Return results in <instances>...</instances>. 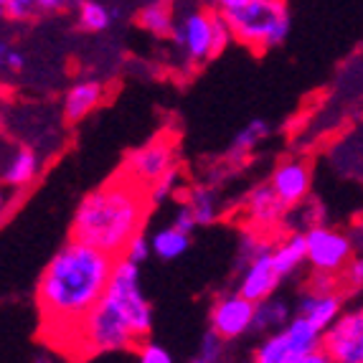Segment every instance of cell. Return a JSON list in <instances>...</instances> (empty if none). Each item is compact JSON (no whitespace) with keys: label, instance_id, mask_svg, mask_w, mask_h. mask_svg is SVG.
Wrapping results in <instances>:
<instances>
[{"label":"cell","instance_id":"1","mask_svg":"<svg viewBox=\"0 0 363 363\" xmlns=\"http://www.w3.org/2000/svg\"><path fill=\"white\" fill-rule=\"evenodd\" d=\"M112 267L115 257L77 239H69L51 257L38 277L36 305L43 330L56 345H72L79 323L99 303Z\"/></svg>","mask_w":363,"mask_h":363},{"label":"cell","instance_id":"2","mask_svg":"<svg viewBox=\"0 0 363 363\" xmlns=\"http://www.w3.org/2000/svg\"><path fill=\"white\" fill-rule=\"evenodd\" d=\"M150 208L147 188L125 173H115L79 201L72 218V239L120 257L130 239L145 229Z\"/></svg>","mask_w":363,"mask_h":363},{"label":"cell","instance_id":"3","mask_svg":"<svg viewBox=\"0 0 363 363\" xmlns=\"http://www.w3.org/2000/svg\"><path fill=\"white\" fill-rule=\"evenodd\" d=\"M229 26L231 41L264 54L290 36V8L287 0H249L247 6L221 13Z\"/></svg>","mask_w":363,"mask_h":363},{"label":"cell","instance_id":"4","mask_svg":"<svg viewBox=\"0 0 363 363\" xmlns=\"http://www.w3.org/2000/svg\"><path fill=\"white\" fill-rule=\"evenodd\" d=\"M170 38L176 43L183 64H188V67L206 64L231 43L229 26L213 6H191L181 16H176Z\"/></svg>","mask_w":363,"mask_h":363},{"label":"cell","instance_id":"5","mask_svg":"<svg viewBox=\"0 0 363 363\" xmlns=\"http://www.w3.org/2000/svg\"><path fill=\"white\" fill-rule=\"evenodd\" d=\"M257 363H330L320 348V330L295 315L279 330L264 333L252 353Z\"/></svg>","mask_w":363,"mask_h":363},{"label":"cell","instance_id":"6","mask_svg":"<svg viewBox=\"0 0 363 363\" xmlns=\"http://www.w3.org/2000/svg\"><path fill=\"white\" fill-rule=\"evenodd\" d=\"M305 236V262L313 267V272L338 274L343 264L356 255V244L351 234L328 224H315Z\"/></svg>","mask_w":363,"mask_h":363},{"label":"cell","instance_id":"7","mask_svg":"<svg viewBox=\"0 0 363 363\" xmlns=\"http://www.w3.org/2000/svg\"><path fill=\"white\" fill-rule=\"evenodd\" d=\"M173 165H178V140L170 133H163L147 140L145 145L135 147L125 157V165H122L120 173L143 183V186H150L155 178H160Z\"/></svg>","mask_w":363,"mask_h":363},{"label":"cell","instance_id":"8","mask_svg":"<svg viewBox=\"0 0 363 363\" xmlns=\"http://www.w3.org/2000/svg\"><path fill=\"white\" fill-rule=\"evenodd\" d=\"M320 348L330 363H361L363 361V313L340 310L330 325L320 333Z\"/></svg>","mask_w":363,"mask_h":363},{"label":"cell","instance_id":"9","mask_svg":"<svg viewBox=\"0 0 363 363\" xmlns=\"http://www.w3.org/2000/svg\"><path fill=\"white\" fill-rule=\"evenodd\" d=\"M252 320H255V303L247 300V297H242L239 292L221 295L216 303H213L211 315H208L211 330L221 335L226 343L239 340L247 333H252Z\"/></svg>","mask_w":363,"mask_h":363},{"label":"cell","instance_id":"10","mask_svg":"<svg viewBox=\"0 0 363 363\" xmlns=\"http://www.w3.org/2000/svg\"><path fill=\"white\" fill-rule=\"evenodd\" d=\"M269 249H272V244L267 249H262V252H257L255 257H249L242 264L236 292L242 297H247V300H252V303H262L267 297H272L274 290L279 287V282H282V277H279L272 264Z\"/></svg>","mask_w":363,"mask_h":363},{"label":"cell","instance_id":"11","mask_svg":"<svg viewBox=\"0 0 363 363\" xmlns=\"http://www.w3.org/2000/svg\"><path fill=\"white\" fill-rule=\"evenodd\" d=\"M269 186H272V191L279 199L285 201V206L290 208L308 199L310 191H313V168H310L308 160L287 157L272 170Z\"/></svg>","mask_w":363,"mask_h":363},{"label":"cell","instance_id":"12","mask_svg":"<svg viewBox=\"0 0 363 363\" xmlns=\"http://www.w3.org/2000/svg\"><path fill=\"white\" fill-rule=\"evenodd\" d=\"M244 216H247L249 229L264 234V231L282 226V221L287 216V206L285 201L272 191V186L264 183V186H257L247 196V201H244Z\"/></svg>","mask_w":363,"mask_h":363},{"label":"cell","instance_id":"13","mask_svg":"<svg viewBox=\"0 0 363 363\" xmlns=\"http://www.w3.org/2000/svg\"><path fill=\"white\" fill-rule=\"evenodd\" d=\"M343 310V292H305L297 305V315H303L305 320L318 330H325Z\"/></svg>","mask_w":363,"mask_h":363},{"label":"cell","instance_id":"14","mask_svg":"<svg viewBox=\"0 0 363 363\" xmlns=\"http://www.w3.org/2000/svg\"><path fill=\"white\" fill-rule=\"evenodd\" d=\"M104 99V84L97 79H82L74 86H69L64 97V117L67 122H82L89 117Z\"/></svg>","mask_w":363,"mask_h":363},{"label":"cell","instance_id":"15","mask_svg":"<svg viewBox=\"0 0 363 363\" xmlns=\"http://www.w3.org/2000/svg\"><path fill=\"white\" fill-rule=\"evenodd\" d=\"M272 255V264L277 269V274L282 279L295 274L300 267L305 264V236L303 231H290L287 236H282L277 244H272L269 249Z\"/></svg>","mask_w":363,"mask_h":363},{"label":"cell","instance_id":"16","mask_svg":"<svg viewBox=\"0 0 363 363\" xmlns=\"http://www.w3.org/2000/svg\"><path fill=\"white\" fill-rule=\"evenodd\" d=\"M38 170H41V160L30 147H21L16 155L11 157V163L6 165V173H3V183L13 191H23L30 183L38 178Z\"/></svg>","mask_w":363,"mask_h":363},{"label":"cell","instance_id":"17","mask_svg":"<svg viewBox=\"0 0 363 363\" xmlns=\"http://www.w3.org/2000/svg\"><path fill=\"white\" fill-rule=\"evenodd\" d=\"M120 13L104 0H79L77 3V23L86 33H104L115 26Z\"/></svg>","mask_w":363,"mask_h":363},{"label":"cell","instance_id":"18","mask_svg":"<svg viewBox=\"0 0 363 363\" xmlns=\"http://www.w3.org/2000/svg\"><path fill=\"white\" fill-rule=\"evenodd\" d=\"M138 23L140 28H145L152 36L170 38V30H173V23H176V11L170 8L168 0H152V3L140 8Z\"/></svg>","mask_w":363,"mask_h":363},{"label":"cell","instance_id":"19","mask_svg":"<svg viewBox=\"0 0 363 363\" xmlns=\"http://www.w3.org/2000/svg\"><path fill=\"white\" fill-rule=\"evenodd\" d=\"M147 242H150V255L163 262H173L191 249V234L178 231L176 226H165V229L155 231Z\"/></svg>","mask_w":363,"mask_h":363},{"label":"cell","instance_id":"20","mask_svg":"<svg viewBox=\"0 0 363 363\" xmlns=\"http://www.w3.org/2000/svg\"><path fill=\"white\" fill-rule=\"evenodd\" d=\"M292 318V310L287 308V303L282 300H274L267 297L262 303H255V320H252V333H272V330H279L287 320Z\"/></svg>","mask_w":363,"mask_h":363},{"label":"cell","instance_id":"21","mask_svg":"<svg viewBox=\"0 0 363 363\" xmlns=\"http://www.w3.org/2000/svg\"><path fill=\"white\" fill-rule=\"evenodd\" d=\"M183 203L191 208V213H194L196 224H199V226L213 224V221L218 218V211H221V208H218L216 194H213L211 188H206V186L188 188L186 196H183Z\"/></svg>","mask_w":363,"mask_h":363},{"label":"cell","instance_id":"22","mask_svg":"<svg viewBox=\"0 0 363 363\" xmlns=\"http://www.w3.org/2000/svg\"><path fill=\"white\" fill-rule=\"evenodd\" d=\"M267 135H269V125H267V120L247 122V125L234 135V140H231L229 160H244V157L255 150Z\"/></svg>","mask_w":363,"mask_h":363},{"label":"cell","instance_id":"23","mask_svg":"<svg viewBox=\"0 0 363 363\" xmlns=\"http://www.w3.org/2000/svg\"><path fill=\"white\" fill-rule=\"evenodd\" d=\"M147 188V199H150V203L155 206V203H163L165 199H168L176 188H181V170H178V165H173V168H168L160 178H155V181L150 183Z\"/></svg>","mask_w":363,"mask_h":363},{"label":"cell","instance_id":"24","mask_svg":"<svg viewBox=\"0 0 363 363\" xmlns=\"http://www.w3.org/2000/svg\"><path fill=\"white\" fill-rule=\"evenodd\" d=\"M226 358V340L221 338L218 333H213L211 328H208L203 338L199 343V353H196L194 361L199 363H216V361H224Z\"/></svg>","mask_w":363,"mask_h":363},{"label":"cell","instance_id":"25","mask_svg":"<svg viewBox=\"0 0 363 363\" xmlns=\"http://www.w3.org/2000/svg\"><path fill=\"white\" fill-rule=\"evenodd\" d=\"M338 279H340V290L345 292H358L363 287V262L361 257L353 255L351 259L345 262L343 269L338 272Z\"/></svg>","mask_w":363,"mask_h":363},{"label":"cell","instance_id":"26","mask_svg":"<svg viewBox=\"0 0 363 363\" xmlns=\"http://www.w3.org/2000/svg\"><path fill=\"white\" fill-rule=\"evenodd\" d=\"M133 351L140 363H170L173 361V356H170V351L165 348V345L152 343V340H147V338L138 340Z\"/></svg>","mask_w":363,"mask_h":363},{"label":"cell","instance_id":"27","mask_svg":"<svg viewBox=\"0 0 363 363\" xmlns=\"http://www.w3.org/2000/svg\"><path fill=\"white\" fill-rule=\"evenodd\" d=\"M120 257L135 262V264H145V259L150 257V242L145 239V234H143V231H140V234H135L133 239L128 242V247L122 249Z\"/></svg>","mask_w":363,"mask_h":363},{"label":"cell","instance_id":"28","mask_svg":"<svg viewBox=\"0 0 363 363\" xmlns=\"http://www.w3.org/2000/svg\"><path fill=\"white\" fill-rule=\"evenodd\" d=\"M36 16V0H6V18L28 21Z\"/></svg>","mask_w":363,"mask_h":363},{"label":"cell","instance_id":"29","mask_svg":"<svg viewBox=\"0 0 363 363\" xmlns=\"http://www.w3.org/2000/svg\"><path fill=\"white\" fill-rule=\"evenodd\" d=\"M310 292H343L340 290V279L338 274H328V272H313L308 282Z\"/></svg>","mask_w":363,"mask_h":363},{"label":"cell","instance_id":"30","mask_svg":"<svg viewBox=\"0 0 363 363\" xmlns=\"http://www.w3.org/2000/svg\"><path fill=\"white\" fill-rule=\"evenodd\" d=\"M170 226H176L178 231H186V234H194L196 231V218L194 213H191V208L186 206V203H181L176 211V216H173V221H170Z\"/></svg>","mask_w":363,"mask_h":363},{"label":"cell","instance_id":"31","mask_svg":"<svg viewBox=\"0 0 363 363\" xmlns=\"http://www.w3.org/2000/svg\"><path fill=\"white\" fill-rule=\"evenodd\" d=\"M26 64H28V56H26L23 51L13 49L11 46V51H8V56H6V67H3V72L18 77V74L26 72Z\"/></svg>","mask_w":363,"mask_h":363},{"label":"cell","instance_id":"32","mask_svg":"<svg viewBox=\"0 0 363 363\" xmlns=\"http://www.w3.org/2000/svg\"><path fill=\"white\" fill-rule=\"evenodd\" d=\"M79 0H36V13H61L77 8Z\"/></svg>","mask_w":363,"mask_h":363},{"label":"cell","instance_id":"33","mask_svg":"<svg viewBox=\"0 0 363 363\" xmlns=\"http://www.w3.org/2000/svg\"><path fill=\"white\" fill-rule=\"evenodd\" d=\"M213 8H216L218 13H226V11H234V8H242L247 6L249 0H211Z\"/></svg>","mask_w":363,"mask_h":363},{"label":"cell","instance_id":"34","mask_svg":"<svg viewBox=\"0 0 363 363\" xmlns=\"http://www.w3.org/2000/svg\"><path fill=\"white\" fill-rule=\"evenodd\" d=\"M8 51H11V41H0V72H3V67H6Z\"/></svg>","mask_w":363,"mask_h":363},{"label":"cell","instance_id":"35","mask_svg":"<svg viewBox=\"0 0 363 363\" xmlns=\"http://www.w3.org/2000/svg\"><path fill=\"white\" fill-rule=\"evenodd\" d=\"M6 206H8V196H6V191L0 188V213L6 211Z\"/></svg>","mask_w":363,"mask_h":363},{"label":"cell","instance_id":"36","mask_svg":"<svg viewBox=\"0 0 363 363\" xmlns=\"http://www.w3.org/2000/svg\"><path fill=\"white\" fill-rule=\"evenodd\" d=\"M0 18H6V0H0Z\"/></svg>","mask_w":363,"mask_h":363}]
</instances>
